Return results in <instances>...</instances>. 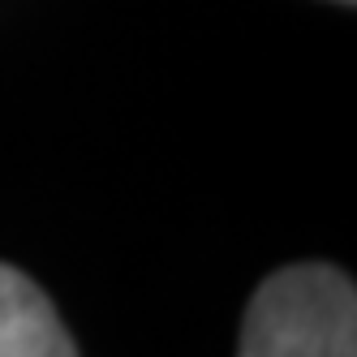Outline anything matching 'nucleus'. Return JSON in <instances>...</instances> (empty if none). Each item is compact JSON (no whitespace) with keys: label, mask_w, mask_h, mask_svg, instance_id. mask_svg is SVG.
I'll return each instance as SVG.
<instances>
[{"label":"nucleus","mask_w":357,"mask_h":357,"mask_svg":"<svg viewBox=\"0 0 357 357\" xmlns=\"http://www.w3.org/2000/svg\"><path fill=\"white\" fill-rule=\"evenodd\" d=\"M237 357H357V293L336 267L305 263L254 293Z\"/></svg>","instance_id":"obj_1"},{"label":"nucleus","mask_w":357,"mask_h":357,"mask_svg":"<svg viewBox=\"0 0 357 357\" xmlns=\"http://www.w3.org/2000/svg\"><path fill=\"white\" fill-rule=\"evenodd\" d=\"M0 357H78L35 280L0 263Z\"/></svg>","instance_id":"obj_2"},{"label":"nucleus","mask_w":357,"mask_h":357,"mask_svg":"<svg viewBox=\"0 0 357 357\" xmlns=\"http://www.w3.org/2000/svg\"><path fill=\"white\" fill-rule=\"evenodd\" d=\"M344 5H349V0H344Z\"/></svg>","instance_id":"obj_3"}]
</instances>
